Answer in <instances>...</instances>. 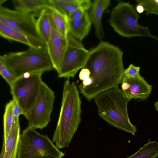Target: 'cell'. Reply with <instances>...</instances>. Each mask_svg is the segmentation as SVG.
Segmentation results:
<instances>
[{"label": "cell", "instance_id": "cell-1", "mask_svg": "<svg viewBox=\"0 0 158 158\" xmlns=\"http://www.w3.org/2000/svg\"><path fill=\"white\" fill-rule=\"evenodd\" d=\"M123 56L119 47L106 41H101L89 51L84 68L90 70L93 82L88 86L79 88L88 101L101 93L118 87L125 70Z\"/></svg>", "mask_w": 158, "mask_h": 158}, {"label": "cell", "instance_id": "cell-2", "mask_svg": "<svg viewBox=\"0 0 158 158\" xmlns=\"http://www.w3.org/2000/svg\"><path fill=\"white\" fill-rule=\"evenodd\" d=\"M62 93L60 113L52 138L59 148L69 146L81 120L82 102L75 83L67 79Z\"/></svg>", "mask_w": 158, "mask_h": 158}, {"label": "cell", "instance_id": "cell-3", "mask_svg": "<svg viewBox=\"0 0 158 158\" xmlns=\"http://www.w3.org/2000/svg\"><path fill=\"white\" fill-rule=\"evenodd\" d=\"M94 99L101 118L110 125L135 135L136 127L130 120L127 107L130 99L118 87L101 93Z\"/></svg>", "mask_w": 158, "mask_h": 158}, {"label": "cell", "instance_id": "cell-4", "mask_svg": "<svg viewBox=\"0 0 158 158\" xmlns=\"http://www.w3.org/2000/svg\"><path fill=\"white\" fill-rule=\"evenodd\" d=\"M1 56L16 78L26 73H43L53 69L47 50L30 47L25 51L9 52Z\"/></svg>", "mask_w": 158, "mask_h": 158}, {"label": "cell", "instance_id": "cell-5", "mask_svg": "<svg viewBox=\"0 0 158 158\" xmlns=\"http://www.w3.org/2000/svg\"><path fill=\"white\" fill-rule=\"evenodd\" d=\"M139 17L135 8L128 2H120L113 9L108 22L114 30L124 37H149L158 40L148 28L139 23Z\"/></svg>", "mask_w": 158, "mask_h": 158}, {"label": "cell", "instance_id": "cell-6", "mask_svg": "<svg viewBox=\"0 0 158 158\" xmlns=\"http://www.w3.org/2000/svg\"><path fill=\"white\" fill-rule=\"evenodd\" d=\"M65 153L46 135L28 127L20 135L17 158H62Z\"/></svg>", "mask_w": 158, "mask_h": 158}, {"label": "cell", "instance_id": "cell-7", "mask_svg": "<svg viewBox=\"0 0 158 158\" xmlns=\"http://www.w3.org/2000/svg\"><path fill=\"white\" fill-rule=\"evenodd\" d=\"M37 16L32 13L12 10L0 6V22L11 27L24 35L31 47L40 50H47V44L38 31Z\"/></svg>", "mask_w": 158, "mask_h": 158}, {"label": "cell", "instance_id": "cell-8", "mask_svg": "<svg viewBox=\"0 0 158 158\" xmlns=\"http://www.w3.org/2000/svg\"><path fill=\"white\" fill-rule=\"evenodd\" d=\"M43 73H26L16 78L10 87L13 99L22 110L26 118L38 96L43 82Z\"/></svg>", "mask_w": 158, "mask_h": 158}, {"label": "cell", "instance_id": "cell-9", "mask_svg": "<svg viewBox=\"0 0 158 158\" xmlns=\"http://www.w3.org/2000/svg\"><path fill=\"white\" fill-rule=\"evenodd\" d=\"M67 38L68 45L57 73L59 78L69 79L73 78L77 71L84 67L89 51L69 33Z\"/></svg>", "mask_w": 158, "mask_h": 158}, {"label": "cell", "instance_id": "cell-10", "mask_svg": "<svg viewBox=\"0 0 158 158\" xmlns=\"http://www.w3.org/2000/svg\"><path fill=\"white\" fill-rule=\"evenodd\" d=\"M55 99V92L43 81L37 99L26 118L28 127L41 129L47 126L50 121Z\"/></svg>", "mask_w": 158, "mask_h": 158}, {"label": "cell", "instance_id": "cell-11", "mask_svg": "<svg viewBox=\"0 0 158 158\" xmlns=\"http://www.w3.org/2000/svg\"><path fill=\"white\" fill-rule=\"evenodd\" d=\"M51 35L47 44V51L53 68L58 73L68 45V38L57 30L51 18Z\"/></svg>", "mask_w": 158, "mask_h": 158}, {"label": "cell", "instance_id": "cell-12", "mask_svg": "<svg viewBox=\"0 0 158 158\" xmlns=\"http://www.w3.org/2000/svg\"><path fill=\"white\" fill-rule=\"evenodd\" d=\"M121 90L128 98L144 100L151 93L152 86L140 74L133 78L123 76L121 83Z\"/></svg>", "mask_w": 158, "mask_h": 158}, {"label": "cell", "instance_id": "cell-13", "mask_svg": "<svg viewBox=\"0 0 158 158\" xmlns=\"http://www.w3.org/2000/svg\"><path fill=\"white\" fill-rule=\"evenodd\" d=\"M110 3V0H94L92 2L89 15L93 24L97 37L102 40L104 36L102 25V17L104 11Z\"/></svg>", "mask_w": 158, "mask_h": 158}, {"label": "cell", "instance_id": "cell-14", "mask_svg": "<svg viewBox=\"0 0 158 158\" xmlns=\"http://www.w3.org/2000/svg\"><path fill=\"white\" fill-rule=\"evenodd\" d=\"M19 117H14L10 133L5 140L4 158H17L19 142L20 136Z\"/></svg>", "mask_w": 158, "mask_h": 158}, {"label": "cell", "instance_id": "cell-15", "mask_svg": "<svg viewBox=\"0 0 158 158\" xmlns=\"http://www.w3.org/2000/svg\"><path fill=\"white\" fill-rule=\"evenodd\" d=\"M92 24L89 13L87 11L79 19H69V33L76 40L81 41L88 35Z\"/></svg>", "mask_w": 158, "mask_h": 158}, {"label": "cell", "instance_id": "cell-16", "mask_svg": "<svg viewBox=\"0 0 158 158\" xmlns=\"http://www.w3.org/2000/svg\"><path fill=\"white\" fill-rule=\"evenodd\" d=\"M12 2L15 10L34 13L37 16L43 9L52 6L49 0H13Z\"/></svg>", "mask_w": 158, "mask_h": 158}, {"label": "cell", "instance_id": "cell-17", "mask_svg": "<svg viewBox=\"0 0 158 158\" xmlns=\"http://www.w3.org/2000/svg\"><path fill=\"white\" fill-rule=\"evenodd\" d=\"M37 29L46 44L49 39L51 31L50 10L46 8L40 13L36 21Z\"/></svg>", "mask_w": 158, "mask_h": 158}, {"label": "cell", "instance_id": "cell-18", "mask_svg": "<svg viewBox=\"0 0 158 158\" xmlns=\"http://www.w3.org/2000/svg\"><path fill=\"white\" fill-rule=\"evenodd\" d=\"M49 9L52 19L56 29L61 34L67 37L69 34L67 15L59 9L52 6Z\"/></svg>", "mask_w": 158, "mask_h": 158}, {"label": "cell", "instance_id": "cell-19", "mask_svg": "<svg viewBox=\"0 0 158 158\" xmlns=\"http://www.w3.org/2000/svg\"><path fill=\"white\" fill-rule=\"evenodd\" d=\"M89 0H49L52 6L59 9L68 16Z\"/></svg>", "mask_w": 158, "mask_h": 158}, {"label": "cell", "instance_id": "cell-20", "mask_svg": "<svg viewBox=\"0 0 158 158\" xmlns=\"http://www.w3.org/2000/svg\"><path fill=\"white\" fill-rule=\"evenodd\" d=\"M158 157V142L148 141L137 152L126 158H156Z\"/></svg>", "mask_w": 158, "mask_h": 158}, {"label": "cell", "instance_id": "cell-21", "mask_svg": "<svg viewBox=\"0 0 158 158\" xmlns=\"http://www.w3.org/2000/svg\"><path fill=\"white\" fill-rule=\"evenodd\" d=\"M0 35L8 40L21 43L31 47L29 41L24 35L1 22H0Z\"/></svg>", "mask_w": 158, "mask_h": 158}, {"label": "cell", "instance_id": "cell-22", "mask_svg": "<svg viewBox=\"0 0 158 158\" xmlns=\"http://www.w3.org/2000/svg\"><path fill=\"white\" fill-rule=\"evenodd\" d=\"M14 118L12 99L5 105L3 115V140H5L10 131Z\"/></svg>", "mask_w": 158, "mask_h": 158}, {"label": "cell", "instance_id": "cell-23", "mask_svg": "<svg viewBox=\"0 0 158 158\" xmlns=\"http://www.w3.org/2000/svg\"><path fill=\"white\" fill-rule=\"evenodd\" d=\"M0 74L10 86L16 79L6 65L1 56H0Z\"/></svg>", "mask_w": 158, "mask_h": 158}, {"label": "cell", "instance_id": "cell-24", "mask_svg": "<svg viewBox=\"0 0 158 158\" xmlns=\"http://www.w3.org/2000/svg\"><path fill=\"white\" fill-rule=\"evenodd\" d=\"M136 1L143 6L146 15H158V0H137Z\"/></svg>", "mask_w": 158, "mask_h": 158}, {"label": "cell", "instance_id": "cell-25", "mask_svg": "<svg viewBox=\"0 0 158 158\" xmlns=\"http://www.w3.org/2000/svg\"><path fill=\"white\" fill-rule=\"evenodd\" d=\"M140 70L139 66H136L131 64L126 69H125L123 76L128 78H135L140 74Z\"/></svg>", "mask_w": 158, "mask_h": 158}, {"label": "cell", "instance_id": "cell-26", "mask_svg": "<svg viewBox=\"0 0 158 158\" xmlns=\"http://www.w3.org/2000/svg\"><path fill=\"white\" fill-rule=\"evenodd\" d=\"M90 74V72L89 69L85 68H83L79 73V78L81 80L83 81L89 77Z\"/></svg>", "mask_w": 158, "mask_h": 158}, {"label": "cell", "instance_id": "cell-27", "mask_svg": "<svg viewBox=\"0 0 158 158\" xmlns=\"http://www.w3.org/2000/svg\"><path fill=\"white\" fill-rule=\"evenodd\" d=\"M14 117H19L21 114L23 115V112L15 100L13 99Z\"/></svg>", "mask_w": 158, "mask_h": 158}, {"label": "cell", "instance_id": "cell-28", "mask_svg": "<svg viewBox=\"0 0 158 158\" xmlns=\"http://www.w3.org/2000/svg\"><path fill=\"white\" fill-rule=\"evenodd\" d=\"M135 9L138 13H142L145 11V9L142 5L139 3H138L135 7Z\"/></svg>", "mask_w": 158, "mask_h": 158}, {"label": "cell", "instance_id": "cell-29", "mask_svg": "<svg viewBox=\"0 0 158 158\" xmlns=\"http://www.w3.org/2000/svg\"><path fill=\"white\" fill-rule=\"evenodd\" d=\"M154 106L156 110L158 111V100L154 103Z\"/></svg>", "mask_w": 158, "mask_h": 158}]
</instances>
